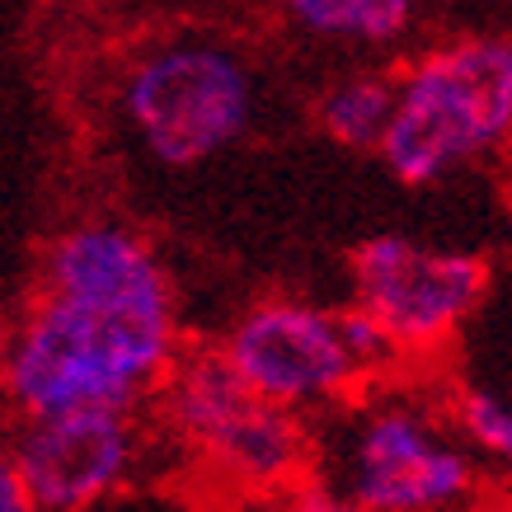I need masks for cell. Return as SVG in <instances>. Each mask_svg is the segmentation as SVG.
Wrapping results in <instances>:
<instances>
[{"mask_svg": "<svg viewBox=\"0 0 512 512\" xmlns=\"http://www.w3.org/2000/svg\"><path fill=\"white\" fill-rule=\"evenodd\" d=\"M325 433V484L343 508L362 512H447L480 489V456L456 419L433 414L414 395H367L334 409Z\"/></svg>", "mask_w": 512, "mask_h": 512, "instance_id": "obj_4", "label": "cell"}, {"mask_svg": "<svg viewBox=\"0 0 512 512\" xmlns=\"http://www.w3.org/2000/svg\"><path fill=\"white\" fill-rule=\"evenodd\" d=\"M141 409H62L19 419L10 456L38 512H85L118 498L141 466Z\"/></svg>", "mask_w": 512, "mask_h": 512, "instance_id": "obj_8", "label": "cell"}, {"mask_svg": "<svg viewBox=\"0 0 512 512\" xmlns=\"http://www.w3.org/2000/svg\"><path fill=\"white\" fill-rule=\"evenodd\" d=\"M113 109L141 156L184 174L212 165L254 132L259 76L240 47L207 33H179L127 62Z\"/></svg>", "mask_w": 512, "mask_h": 512, "instance_id": "obj_3", "label": "cell"}, {"mask_svg": "<svg viewBox=\"0 0 512 512\" xmlns=\"http://www.w3.org/2000/svg\"><path fill=\"white\" fill-rule=\"evenodd\" d=\"M512 141V38L461 33L395 71L381 165L409 188L442 184Z\"/></svg>", "mask_w": 512, "mask_h": 512, "instance_id": "obj_2", "label": "cell"}, {"mask_svg": "<svg viewBox=\"0 0 512 512\" xmlns=\"http://www.w3.org/2000/svg\"><path fill=\"white\" fill-rule=\"evenodd\" d=\"M179 357V306L156 245L118 217H80L47 240L0 376L15 419L141 409Z\"/></svg>", "mask_w": 512, "mask_h": 512, "instance_id": "obj_1", "label": "cell"}, {"mask_svg": "<svg viewBox=\"0 0 512 512\" xmlns=\"http://www.w3.org/2000/svg\"><path fill=\"white\" fill-rule=\"evenodd\" d=\"M287 29L315 43L395 47L423 15V0H268Z\"/></svg>", "mask_w": 512, "mask_h": 512, "instance_id": "obj_9", "label": "cell"}, {"mask_svg": "<svg viewBox=\"0 0 512 512\" xmlns=\"http://www.w3.org/2000/svg\"><path fill=\"white\" fill-rule=\"evenodd\" d=\"M156 400L165 428L231 489L292 494L311 475L315 433L306 414L259 395L221 348L184 353Z\"/></svg>", "mask_w": 512, "mask_h": 512, "instance_id": "obj_6", "label": "cell"}, {"mask_svg": "<svg viewBox=\"0 0 512 512\" xmlns=\"http://www.w3.org/2000/svg\"><path fill=\"white\" fill-rule=\"evenodd\" d=\"M0 512H38L29 480H24V470H19V461L10 451L0 461Z\"/></svg>", "mask_w": 512, "mask_h": 512, "instance_id": "obj_12", "label": "cell"}, {"mask_svg": "<svg viewBox=\"0 0 512 512\" xmlns=\"http://www.w3.org/2000/svg\"><path fill=\"white\" fill-rule=\"evenodd\" d=\"M451 419L484 466L503 470L512 480V404L489 395V390H466L451 409Z\"/></svg>", "mask_w": 512, "mask_h": 512, "instance_id": "obj_11", "label": "cell"}, {"mask_svg": "<svg viewBox=\"0 0 512 512\" xmlns=\"http://www.w3.org/2000/svg\"><path fill=\"white\" fill-rule=\"evenodd\" d=\"M226 362L268 400L296 414H329L400 367L404 348L362 306L334 311L301 296L249 306L217 343Z\"/></svg>", "mask_w": 512, "mask_h": 512, "instance_id": "obj_5", "label": "cell"}, {"mask_svg": "<svg viewBox=\"0 0 512 512\" xmlns=\"http://www.w3.org/2000/svg\"><path fill=\"white\" fill-rule=\"evenodd\" d=\"M395 118V76L386 71H348L329 80L315 99V127L343 151H381Z\"/></svg>", "mask_w": 512, "mask_h": 512, "instance_id": "obj_10", "label": "cell"}, {"mask_svg": "<svg viewBox=\"0 0 512 512\" xmlns=\"http://www.w3.org/2000/svg\"><path fill=\"white\" fill-rule=\"evenodd\" d=\"M353 306L372 315L404 357H423L466 325L484 301L489 268L466 249L419 245L409 235H372L348 254Z\"/></svg>", "mask_w": 512, "mask_h": 512, "instance_id": "obj_7", "label": "cell"}]
</instances>
